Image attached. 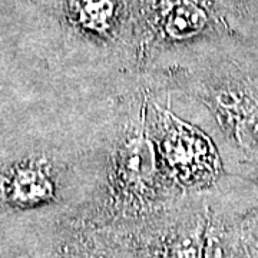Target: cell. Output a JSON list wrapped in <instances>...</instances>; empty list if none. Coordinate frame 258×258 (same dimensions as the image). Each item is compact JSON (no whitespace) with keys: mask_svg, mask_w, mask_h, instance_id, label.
Masks as SVG:
<instances>
[{"mask_svg":"<svg viewBox=\"0 0 258 258\" xmlns=\"http://www.w3.org/2000/svg\"><path fill=\"white\" fill-rule=\"evenodd\" d=\"M149 86L139 76L119 92L113 122L96 148V174L74 222L120 228L184 198L165 175L149 126Z\"/></svg>","mask_w":258,"mask_h":258,"instance_id":"obj_1","label":"cell"},{"mask_svg":"<svg viewBox=\"0 0 258 258\" xmlns=\"http://www.w3.org/2000/svg\"><path fill=\"white\" fill-rule=\"evenodd\" d=\"M215 210L204 194L185 195L144 221L109 230L128 258H212Z\"/></svg>","mask_w":258,"mask_h":258,"instance_id":"obj_2","label":"cell"},{"mask_svg":"<svg viewBox=\"0 0 258 258\" xmlns=\"http://www.w3.org/2000/svg\"><path fill=\"white\" fill-rule=\"evenodd\" d=\"M149 86V126L161 165L182 197L204 194L220 172L218 154L210 138L188 120L162 106L158 82L145 76Z\"/></svg>","mask_w":258,"mask_h":258,"instance_id":"obj_3","label":"cell"},{"mask_svg":"<svg viewBox=\"0 0 258 258\" xmlns=\"http://www.w3.org/2000/svg\"><path fill=\"white\" fill-rule=\"evenodd\" d=\"M47 258H128V254L109 230L71 221Z\"/></svg>","mask_w":258,"mask_h":258,"instance_id":"obj_4","label":"cell"}]
</instances>
